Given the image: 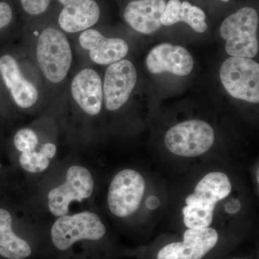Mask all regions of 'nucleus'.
Here are the masks:
<instances>
[{"label": "nucleus", "instance_id": "f03ea898", "mask_svg": "<svg viewBox=\"0 0 259 259\" xmlns=\"http://www.w3.org/2000/svg\"><path fill=\"white\" fill-rule=\"evenodd\" d=\"M258 13L253 8H242L228 17L221 27V35L226 40L227 54L236 57H255L258 51Z\"/></svg>", "mask_w": 259, "mask_h": 259}, {"label": "nucleus", "instance_id": "20e7f679", "mask_svg": "<svg viewBox=\"0 0 259 259\" xmlns=\"http://www.w3.org/2000/svg\"><path fill=\"white\" fill-rule=\"evenodd\" d=\"M106 228L96 213L84 211L61 216L51 228L52 243L58 250H66L81 241H99L105 236Z\"/></svg>", "mask_w": 259, "mask_h": 259}, {"label": "nucleus", "instance_id": "4be33fe9", "mask_svg": "<svg viewBox=\"0 0 259 259\" xmlns=\"http://www.w3.org/2000/svg\"><path fill=\"white\" fill-rule=\"evenodd\" d=\"M24 10L28 14L37 15L47 11L51 0H20Z\"/></svg>", "mask_w": 259, "mask_h": 259}, {"label": "nucleus", "instance_id": "9b49d317", "mask_svg": "<svg viewBox=\"0 0 259 259\" xmlns=\"http://www.w3.org/2000/svg\"><path fill=\"white\" fill-rule=\"evenodd\" d=\"M79 44L89 51L90 59L100 65L122 60L129 50L128 45L122 39L107 38L93 29H88L80 35Z\"/></svg>", "mask_w": 259, "mask_h": 259}, {"label": "nucleus", "instance_id": "aec40b11", "mask_svg": "<svg viewBox=\"0 0 259 259\" xmlns=\"http://www.w3.org/2000/svg\"><path fill=\"white\" fill-rule=\"evenodd\" d=\"M14 145L20 152L35 149L40 146L36 134L30 128H23L15 135Z\"/></svg>", "mask_w": 259, "mask_h": 259}, {"label": "nucleus", "instance_id": "39448f33", "mask_svg": "<svg viewBox=\"0 0 259 259\" xmlns=\"http://www.w3.org/2000/svg\"><path fill=\"white\" fill-rule=\"evenodd\" d=\"M220 76L223 86L232 97L258 103L259 64L256 61L233 56L223 62Z\"/></svg>", "mask_w": 259, "mask_h": 259}, {"label": "nucleus", "instance_id": "f3484780", "mask_svg": "<svg viewBox=\"0 0 259 259\" xmlns=\"http://www.w3.org/2000/svg\"><path fill=\"white\" fill-rule=\"evenodd\" d=\"M32 253L28 242L15 234L9 211L0 208V255L7 259H25Z\"/></svg>", "mask_w": 259, "mask_h": 259}, {"label": "nucleus", "instance_id": "4468645a", "mask_svg": "<svg viewBox=\"0 0 259 259\" xmlns=\"http://www.w3.org/2000/svg\"><path fill=\"white\" fill-rule=\"evenodd\" d=\"M165 0H134L126 6L124 18L136 31L153 33L161 28Z\"/></svg>", "mask_w": 259, "mask_h": 259}, {"label": "nucleus", "instance_id": "b1692460", "mask_svg": "<svg viewBox=\"0 0 259 259\" xmlns=\"http://www.w3.org/2000/svg\"><path fill=\"white\" fill-rule=\"evenodd\" d=\"M146 207L150 209H157L160 205V200L156 196H150L146 199Z\"/></svg>", "mask_w": 259, "mask_h": 259}, {"label": "nucleus", "instance_id": "1a4fd4ad", "mask_svg": "<svg viewBox=\"0 0 259 259\" xmlns=\"http://www.w3.org/2000/svg\"><path fill=\"white\" fill-rule=\"evenodd\" d=\"M137 81V72L132 62L120 60L110 64L105 72L103 95L105 106L115 111L125 105Z\"/></svg>", "mask_w": 259, "mask_h": 259}, {"label": "nucleus", "instance_id": "a878e982", "mask_svg": "<svg viewBox=\"0 0 259 259\" xmlns=\"http://www.w3.org/2000/svg\"><path fill=\"white\" fill-rule=\"evenodd\" d=\"M222 1H223V2H228V1H229V0H222Z\"/></svg>", "mask_w": 259, "mask_h": 259}, {"label": "nucleus", "instance_id": "9d476101", "mask_svg": "<svg viewBox=\"0 0 259 259\" xmlns=\"http://www.w3.org/2000/svg\"><path fill=\"white\" fill-rule=\"evenodd\" d=\"M146 66L152 74L169 72L183 76L192 71L194 60L185 48L170 44H162L150 51L146 58Z\"/></svg>", "mask_w": 259, "mask_h": 259}, {"label": "nucleus", "instance_id": "412c9836", "mask_svg": "<svg viewBox=\"0 0 259 259\" xmlns=\"http://www.w3.org/2000/svg\"><path fill=\"white\" fill-rule=\"evenodd\" d=\"M157 259H189L184 250L182 242H174L163 246L158 251Z\"/></svg>", "mask_w": 259, "mask_h": 259}, {"label": "nucleus", "instance_id": "a211bd4d", "mask_svg": "<svg viewBox=\"0 0 259 259\" xmlns=\"http://www.w3.org/2000/svg\"><path fill=\"white\" fill-rule=\"evenodd\" d=\"M218 233L212 228H188L184 233L183 243L191 251V259H202L215 246Z\"/></svg>", "mask_w": 259, "mask_h": 259}, {"label": "nucleus", "instance_id": "bb28decb", "mask_svg": "<svg viewBox=\"0 0 259 259\" xmlns=\"http://www.w3.org/2000/svg\"><path fill=\"white\" fill-rule=\"evenodd\" d=\"M233 259H245V258H233Z\"/></svg>", "mask_w": 259, "mask_h": 259}, {"label": "nucleus", "instance_id": "0eeeda50", "mask_svg": "<svg viewBox=\"0 0 259 259\" xmlns=\"http://www.w3.org/2000/svg\"><path fill=\"white\" fill-rule=\"evenodd\" d=\"M95 182L91 172L84 166L74 165L66 172L62 185L52 189L48 194V207L53 215L59 218L69 212L74 201L82 202L93 193Z\"/></svg>", "mask_w": 259, "mask_h": 259}, {"label": "nucleus", "instance_id": "393cba45", "mask_svg": "<svg viewBox=\"0 0 259 259\" xmlns=\"http://www.w3.org/2000/svg\"><path fill=\"white\" fill-rule=\"evenodd\" d=\"M77 1V0H59V3L64 6H66V5L71 4V3H74V2Z\"/></svg>", "mask_w": 259, "mask_h": 259}, {"label": "nucleus", "instance_id": "f8f14e48", "mask_svg": "<svg viewBox=\"0 0 259 259\" xmlns=\"http://www.w3.org/2000/svg\"><path fill=\"white\" fill-rule=\"evenodd\" d=\"M71 94L75 101L88 115L95 116L101 111L103 88L100 76L91 69L81 70L71 82Z\"/></svg>", "mask_w": 259, "mask_h": 259}, {"label": "nucleus", "instance_id": "ddd939ff", "mask_svg": "<svg viewBox=\"0 0 259 259\" xmlns=\"http://www.w3.org/2000/svg\"><path fill=\"white\" fill-rule=\"evenodd\" d=\"M2 77L10 90L15 103L22 108H29L37 102V88L24 77L14 57L3 56L0 59Z\"/></svg>", "mask_w": 259, "mask_h": 259}, {"label": "nucleus", "instance_id": "5701e85b", "mask_svg": "<svg viewBox=\"0 0 259 259\" xmlns=\"http://www.w3.org/2000/svg\"><path fill=\"white\" fill-rule=\"evenodd\" d=\"M13 18V11L9 5L0 2V29L9 25Z\"/></svg>", "mask_w": 259, "mask_h": 259}, {"label": "nucleus", "instance_id": "423d86ee", "mask_svg": "<svg viewBox=\"0 0 259 259\" xmlns=\"http://www.w3.org/2000/svg\"><path fill=\"white\" fill-rule=\"evenodd\" d=\"M214 141L212 127L202 120L180 122L168 130L164 143L168 151L177 156L195 157L207 152Z\"/></svg>", "mask_w": 259, "mask_h": 259}, {"label": "nucleus", "instance_id": "6ab92c4d", "mask_svg": "<svg viewBox=\"0 0 259 259\" xmlns=\"http://www.w3.org/2000/svg\"><path fill=\"white\" fill-rule=\"evenodd\" d=\"M57 148L54 144L47 143L35 149L23 151L19 158L20 166L29 173H40L50 165V160L56 156Z\"/></svg>", "mask_w": 259, "mask_h": 259}, {"label": "nucleus", "instance_id": "dca6fc26", "mask_svg": "<svg viewBox=\"0 0 259 259\" xmlns=\"http://www.w3.org/2000/svg\"><path fill=\"white\" fill-rule=\"evenodd\" d=\"M205 14L197 6H192L188 2L181 3L180 0H169L165 6L161 17L162 25L166 26L175 25L179 22L188 24L197 32L207 30Z\"/></svg>", "mask_w": 259, "mask_h": 259}, {"label": "nucleus", "instance_id": "2eb2a0df", "mask_svg": "<svg viewBox=\"0 0 259 259\" xmlns=\"http://www.w3.org/2000/svg\"><path fill=\"white\" fill-rule=\"evenodd\" d=\"M100 10L95 0H77L61 12L59 23L64 31L74 33L88 30L97 23Z\"/></svg>", "mask_w": 259, "mask_h": 259}, {"label": "nucleus", "instance_id": "f257e3e1", "mask_svg": "<svg viewBox=\"0 0 259 259\" xmlns=\"http://www.w3.org/2000/svg\"><path fill=\"white\" fill-rule=\"evenodd\" d=\"M232 190L229 178L223 172H211L202 179L193 193L186 198L182 209L184 223L188 228H204L212 223L216 204Z\"/></svg>", "mask_w": 259, "mask_h": 259}, {"label": "nucleus", "instance_id": "6e6552de", "mask_svg": "<svg viewBox=\"0 0 259 259\" xmlns=\"http://www.w3.org/2000/svg\"><path fill=\"white\" fill-rule=\"evenodd\" d=\"M145 190L146 182L139 172L122 170L113 177L109 187V209L117 217H128L139 208Z\"/></svg>", "mask_w": 259, "mask_h": 259}, {"label": "nucleus", "instance_id": "7ed1b4c3", "mask_svg": "<svg viewBox=\"0 0 259 259\" xmlns=\"http://www.w3.org/2000/svg\"><path fill=\"white\" fill-rule=\"evenodd\" d=\"M36 56L42 74L54 83L65 79L72 62V52L67 38L54 28H46L39 35Z\"/></svg>", "mask_w": 259, "mask_h": 259}]
</instances>
